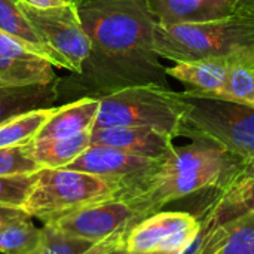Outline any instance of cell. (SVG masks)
<instances>
[{"instance_id":"cell-1","label":"cell","mask_w":254,"mask_h":254,"mask_svg":"<svg viewBox=\"0 0 254 254\" xmlns=\"http://www.w3.org/2000/svg\"><path fill=\"white\" fill-rule=\"evenodd\" d=\"M76 6L91 52L80 73L58 77V100L101 98L146 83L167 86L165 67L155 51L156 21L147 0H85Z\"/></svg>"},{"instance_id":"cell-2","label":"cell","mask_w":254,"mask_h":254,"mask_svg":"<svg viewBox=\"0 0 254 254\" xmlns=\"http://www.w3.org/2000/svg\"><path fill=\"white\" fill-rule=\"evenodd\" d=\"M155 51L161 58L180 61L214 60L254 65V10L182 25H155Z\"/></svg>"},{"instance_id":"cell-3","label":"cell","mask_w":254,"mask_h":254,"mask_svg":"<svg viewBox=\"0 0 254 254\" xmlns=\"http://www.w3.org/2000/svg\"><path fill=\"white\" fill-rule=\"evenodd\" d=\"M183 107L180 135L205 138L243 161L254 159V107L235 101L179 92Z\"/></svg>"},{"instance_id":"cell-4","label":"cell","mask_w":254,"mask_h":254,"mask_svg":"<svg viewBox=\"0 0 254 254\" xmlns=\"http://www.w3.org/2000/svg\"><path fill=\"white\" fill-rule=\"evenodd\" d=\"M100 100L92 129L146 127L170 137H180L183 107L179 92L159 83L134 85L107 94Z\"/></svg>"},{"instance_id":"cell-5","label":"cell","mask_w":254,"mask_h":254,"mask_svg":"<svg viewBox=\"0 0 254 254\" xmlns=\"http://www.w3.org/2000/svg\"><path fill=\"white\" fill-rule=\"evenodd\" d=\"M124 188L125 182L121 179L67 168H42L22 210L46 223L85 205L115 198Z\"/></svg>"},{"instance_id":"cell-6","label":"cell","mask_w":254,"mask_h":254,"mask_svg":"<svg viewBox=\"0 0 254 254\" xmlns=\"http://www.w3.org/2000/svg\"><path fill=\"white\" fill-rule=\"evenodd\" d=\"M21 6L43 40L68 61L70 73H80L91 52V42L82 25L76 3L68 0L61 6L39 9L21 1Z\"/></svg>"},{"instance_id":"cell-7","label":"cell","mask_w":254,"mask_h":254,"mask_svg":"<svg viewBox=\"0 0 254 254\" xmlns=\"http://www.w3.org/2000/svg\"><path fill=\"white\" fill-rule=\"evenodd\" d=\"M138 220L132 205L121 195L73 210L46 222V226L92 243H101L118 234H128L132 222Z\"/></svg>"},{"instance_id":"cell-8","label":"cell","mask_w":254,"mask_h":254,"mask_svg":"<svg viewBox=\"0 0 254 254\" xmlns=\"http://www.w3.org/2000/svg\"><path fill=\"white\" fill-rule=\"evenodd\" d=\"M156 162L158 159L134 155L116 147L91 144L65 168L101 177L121 179L128 183L153 170Z\"/></svg>"},{"instance_id":"cell-9","label":"cell","mask_w":254,"mask_h":254,"mask_svg":"<svg viewBox=\"0 0 254 254\" xmlns=\"http://www.w3.org/2000/svg\"><path fill=\"white\" fill-rule=\"evenodd\" d=\"M173 137L153 128L127 127L91 131V144L116 147L134 155L161 159L174 144Z\"/></svg>"},{"instance_id":"cell-10","label":"cell","mask_w":254,"mask_h":254,"mask_svg":"<svg viewBox=\"0 0 254 254\" xmlns=\"http://www.w3.org/2000/svg\"><path fill=\"white\" fill-rule=\"evenodd\" d=\"M159 25L198 24L220 19L237 12L232 0H147Z\"/></svg>"},{"instance_id":"cell-11","label":"cell","mask_w":254,"mask_h":254,"mask_svg":"<svg viewBox=\"0 0 254 254\" xmlns=\"http://www.w3.org/2000/svg\"><path fill=\"white\" fill-rule=\"evenodd\" d=\"M201 226L199 220L189 213L183 211H164L143 219L129 229L125 238L127 250L131 254L158 252L162 241L170 235Z\"/></svg>"},{"instance_id":"cell-12","label":"cell","mask_w":254,"mask_h":254,"mask_svg":"<svg viewBox=\"0 0 254 254\" xmlns=\"http://www.w3.org/2000/svg\"><path fill=\"white\" fill-rule=\"evenodd\" d=\"M0 31L19 40L27 49L49 61L54 67L71 71L68 61L54 51L22 10L21 0H0Z\"/></svg>"},{"instance_id":"cell-13","label":"cell","mask_w":254,"mask_h":254,"mask_svg":"<svg viewBox=\"0 0 254 254\" xmlns=\"http://www.w3.org/2000/svg\"><path fill=\"white\" fill-rule=\"evenodd\" d=\"M100 109V100L82 97L61 107L46 121L39 131L36 140L45 138H68L86 131H92Z\"/></svg>"},{"instance_id":"cell-14","label":"cell","mask_w":254,"mask_h":254,"mask_svg":"<svg viewBox=\"0 0 254 254\" xmlns=\"http://www.w3.org/2000/svg\"><path fill=\"white\" fill-rule=\"evenodd\" d=\"M58 101V79L46 85L0 86V124L21 113L54 107Z\"/></svg>"},{"instance_id":"cell-15","label":"cell","mask_w":254,"mask_h":254,"mask_svg":"<svg viewBox=\"0 0 254 254\" xmlns=\"http://www.w3.org/2000/svg\"><path fill=\"white\" fill-rule=\"evenodd\" d=\"M231 65L223 61L198 60L180 61L173 67H165V73L188 86V91L213 94L222 88Z\"/></svg>"},{"instance_id":"cell-16","label":"cell","mask_w":254,"mask_h":254,"mask_svg":"<svg viewBox=\"0 0 254 254\" xmlns=\"http://www.w3.org/2000/svg\"><path fill=\"white\" fill-rule=\"evenodd\" d=\"M27 146L42 168H65L91 146V131L68 138L34 140Z\"/></svg>"},{"instance_id":"cell-17","label":"cell","mask_w":254,"mask_h":254,"mask_svg":"<svg viewBox=\"0 0 254 254\" xmlns=\"http://www.w3.org/2000/svg\"><path fill=\"white\" fill-rule=\"evenodd\" d=\"M57 79L54 65L43 58L25 61L0 54V86L46 85Z\"/></svg>"},{"instance_id":"cell-18","label":"cell","mask_w":254,"mask_h":254,"mask_svg":"<svg viewBox=\"0 0 254 254\" xmlns=\"http://www.w3.org/2000/svg\"><path fill=\"white\" fill-rule=\"evenodd\" d=\"M57 107L37 109L16 115L0 124V149L27 146L36 140L46 121L55 113Z\"/></svg>"},{"instance_id":"cell-19","label":"cell","mask_w":254,"mask_h":254,"mask_svg":"<svg viewBox=\"0 0 254 254\" xmlns=\"http://www.w3.org/2000/svg\"><path fill=\"white\" fill-rule=\"evenodd\" d=\"M42 237L43 229L36 228L30 219L7 223L0 228V253H31L40 246Z\"/></svg>"},{"instance_id":"cell-20","label":"cell","mask_w":254,"mask_h":254,"mask_svg":"<svg viewBox=\"0 0 254 254\" xmlns=\"http://www.w3.org/2000/svg\"><path fill=\"white\" fill-rule=\"evenodd\" d=\"M202 95L223 98V100L254 107V65L250 64L232 65L228 71L226 80L222 85V88L213 94H202Z\"/></svg>"},{"instance_id":"cell-21","label":"cell","mask_w":254,"mask_h":254,"mask_svg":"<svg viewBox=\"0 0 254 254\" xmlns=\"http://www.w3.org/2000/svg\"><path fill=\"white\" fill-rule=\"evenodd\" d=\"M213 254H254V211L231 222L226 238Z\"/></svg>"},{"instance_id":"cell-22","label":"cell","mask_w":254,"mask_h":254,"mask_svg":"<svg viewBox=\"0 0 254 254\" xmlns=\"http://www.w3.org/2000/svg\"><path fill=\"white\" fill-rule=\"evenodd\" d=\"M95 244L88 240L64 235L45 225L40 246L28 254H86Z\"/></svg>"},{"instance_id":"cell-23","label":"cell","mask_w":254,"mask_h":254,"mask_svg":"<svg viewBox=\"0 0 254 254\" xmlns=\"http://www.w3.org/2000/svg\"><path fill=\"white\" fill-rule=\"evenodd\" d=\"M42 170L28 152V146L0 149V177L28 176Z\"/></svg>"},{"instance_id":"cell-24","label":"cell","mask_w":254,"mask_h":254,"mask_svg":"<svg viewBox=\"0 0 254 254\" xmlns=\"http://www.w3.org/2000/svg\"><path fill=\"white\" fill-rule=\"evenodd\" d=\"M36 174L0 177V205L22 208L36 182Z\"/></svg>"},{"instance_id":"cell-25","label":"cell","mask_w":254,"mask_h":254,"mask_svg":"<svg viewBox=\"0 0 254 254\" xmlns=\"http://www.w3.org/2000/svg\"><path fill=\"white\" fill-rule=\"evenodd\" d=\"M31 216L27 211H24L22 208L0 205V228L7 225V223H13V222H19V220H27Z\"/></svg>"},{"instance_id":"cell-26","label":"cell","mask_w":254,"mask_h":254,"mask_svg":"<svg viewBox=\"0 0 254 254\" xmlns=\"http://www.w3.org/2000/svg\"><path fill=\"white\" fill-rule=\"evenodd\" d=\"M125 238H127V234H118V235H115V237H112L109 240H104L101 243H97L86 254H107L119 241H122Z\"/></svg>"},{"instance_id":"cell-27","label":"cell","mask_w":254,"mask_h":254,"mask_svg":"<svg viewBox=\"0 0 254 254\" xmlns=\"http://www.w3.org/2000/svg\"><path fill=\"white\" fill-rule=\"evenodd\" d=\"M30 6L39 7V9H46V7H55V6H61L64 3H67L68 0H21Z\"/></svg>"},{"instance_id":"cell-28","label":"cell","mask_w":254,"mask_h":254,"mask_svg":"<svg viewBox=\"0 0 254 254\" xmlns=\"http://www.w3.org/2000/svg\"><path fill=\"white\" fill-rule=\"evenodd\" d=\"M237 10H254V0H232Z\"/></svg>"},{"instance_id":"cell-29","label":"cell","mask_w":254,"mask_h":254,"mask_svg":"<svg viewBox=\"0 0 254 254\" xmlns=\"http://www.w3.org/2000/svg\"><path fill=\"white\" fill-rule=\"evenodd\" d=\"M107 254H129V252L127 250V246H125V240L119 241Z\"/></svg>"},{"instance_id":"cell-30","label":"cell","mask_w":254,"mask_h":254,"mask_svg":"<svg viewBox=\"0 0 254 254\" xmlns=\"http://www.w3.org/2000/svg\"><path fill=\"white\" fill-rule=\"evenodd\" d=\"M140 254H173V253H164V252H150V253H140Z\"/></svg>"},{"instance_id":"cell-31","label":"cell","mask_w":254,"mask_h":254,"mask_svg":"<svg viewBox=\"0 0 254 254\" xmlns=\"http://www.w3.org/2000/svg\"><path fill=\"white\" fill-rule=\"evenodd\" d=\"M71 1H73V3H76V4H77V3H80V1H85V0H71Z\"/></svg>"},{"instance_id":"cell-32","label":"cell","mask_w":254,"mask_h":254,"mask_svg":"<svg viewBox=\"0 0 254 254\" xmlns=\"http://www.w3.org/2000/svg\"><path fill=\"white\" fill-rule=\"evenodd\" d=\"M253 211H254V210H253Z\"/></svg>"},{"instance_id":"cell-33","label":"cell","mask_w":254,"mask_h":254,"mask_svg":"<svg viewBox=\"0 0 254 254\" xmlns=\"http://www.w3.org/2000/svg\"><path fill=\"white\" fill-rule=\"evenodd\" d=\"M253 161H254V159H253Z\"/></svg>"}]
</instances>
